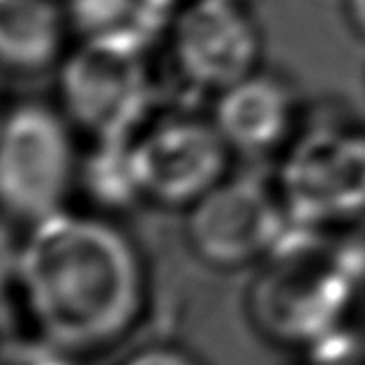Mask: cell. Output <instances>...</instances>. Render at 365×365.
Listing matches in <instances>:
<instances>
[{
	"label": "cell",
	"instance_id": "6da1fadb",
	"mask_svg": "<svg viewBox=\"0 0 365 365\" xmlns=\"http://www.w3.org/2000/svg\"><path fill=\"white\" fill-rule=\"evenodd\" d=\"M14 282L24 314L51 351L98 356L146 319L150 273L118 217L70 210L21 232Z\"/></svg>",
	"mask_w": 365,
	"mask_h": 365
},
{
	"label": "cell",
	"instance_id": "7a4b0ae2",
	"mask_svg": "<svg viewBox=\"0 0 365 365\" xmlns=\"http://www.w3.org/2000/svg\"><path fill=\"white\" fill-rule=\"evenodd\" d=\"M299 227L277 255L262 264L250 294L257 329L275 342H322L340 329L351 303L354 268L347 257H326Z\"/></svg>",
	"mask_w": 365,
	"mask_h": 365
},
{
	"label": "cell",
	"instance_id": "3957f363",
	"mask_svg": "<svg viewBox=\"0 0 365 365\" xmlns=\"http://www.w3.org/2000/svg\"><path fill=\"white\" fill-rule=\"evenodd\" d=\"M70 123L46 104L21 102L7 111L0 141V197L19 232L67 208L79 182Z\"/></svg>",
	"mask_w": 365,
	"mask_h": 365
},
{
	"label": "cell",
	"instance_id": "277c9868",
	"mask_svg": "<svg viewBox=\"0 0 365 365\" xmlns=\"http://www.w3.org/2000/svg\"><path fill=\"white\" fill-rule=\"evenodd\" d=\"M296 232L277 182L257 176H227L185 210L190 252L215 271L262 266Z\"/></svg>",
	"mask_w": 365,
	"mask_h": 365
},
{
	"label": "cell",
	"instance_id": "5b68a950",
	"mask_svg": "<svg viewBox=\"0 0 365 365\" xmlns=\"http://www.w3.org/2000/svg\"><path fill=\"white\" fill-rule=\"evenodd\" d=\"M277 190L294 222L349 227L365 217V132L324 128L301 137L284 158Z\"/></svg>",
	"mask_w": 365,
	"mask_h": 365
},
{
	"label": "cell",
	"instance_id": "8992f818",
	"mask_svg": "<svg viewBox=\"0 0 365 365\" xmlns=\"http://www.w3.org/2000/svg\"><path fill=\"white\" fill-rule=\"evenodd\" d=\"M229 150L215 123L165 118L130 139L143 206L185 213L229 176Z\"/></svg>",
	"mask_w": 365,
	"mask_h": 365
},
{
	"label": "cell",
	"instance_id": "52a82bcc",
	"mask_svg": "<svg viewBox=\"0 0 365 365\" xmlns=\"http://www.w3.org/2000/svg\"><path fill=\"white\" fill-rule=\"evenodd\" d=\"M61 95L67 118L98 141H128L148 109V76L134 46L91 40L65 63Z\"/></svg>",
	"mask_w": 365,
	"mask_h": 365
},
{
	"label": "cell",
	"instance_id": "ba28073f",
	"mask_svg": "<svg viewBox=\"0 0 365 365\" xmlns=\"http://www.w3.org/2000/svg\"><path fill=\"white\" fill-rule=\"evenodd\" d=\"M176 58L182 74L204 88L225 91L252 74L257 35L229 0H197L176 24Z\"/></svg>",
	"mask_w": 365,
	"mask_h": 365
},
{
	"label": "cell",
	"instance_id": "9c48e42d",
	"mask_svg": "<svg viewBox=\"0 0 365 365\" xmlns=\"http://www.w3.org/2000/svg\"><path fill=\"white\" fill-rule=\"evenodd\" d=\"M294 118L292 93L271 76L250 74L220 91L213 123L232 153L266 158L289 141Z\"/></svg>",
	"mask_w": 365,
	"mask_h": 365
},
{
	"label": "cell",
	"instance_id": "30bf717a",
	"mask_svg": "<svg viewBox=\"0 0 365 365\" xmlns=\"http://www.w3.org/2000/svg\"><path fill=\"white\" fill-rule=\"evenodd\" d=\"M61 46V16L51 0H3L0 51L7 67L42 70Z\"/></svg>",
	"mask_w": 365,
	"mask_h": 365
},
{
	"label": "cell",
	"instance_id": "8fae6325",
	"mask_svg": "<svg viewBox=\"0 0 365 365\" xmlns=\"http://www.w3.org/2000/svg\"><path fill=\"white\" fill-rule=\"evenodd\" d=\"M98 143V153L79 165L76 182V190L88 197L91 210L118 217V213L143 206L130 158V139Z\"/></svg>",
	"mask_w": 365,
	"mask_h": 365
},
{
	"label": "cell",
	"instance_id": "7c38bea8",
	"mask_svg": "<svg viewBox=\"0 0 365 365\" xmlns=\"http://www.w3.org/2000/svg\"><path fill=\"white\" fill-rule=\"evenodd\" d=\"M118 365H204V361L176 342H148L132 349Z\"/></svg>",
	"mask_w": 365,
	"mask_h": 365
},
{
	"label": "cell",
	"instance_id": "4fadbf2b",
	"mask_svg": "<svg viewBox=\"0 0 365 365\" xmlns=\"http://www.w3.org/2000/svg\"><path fill=\"white\" fill-rule=\"evenodd\" d=\"M24 365H76V359L67 356V354H61V351H51V354H44V356L28 361Z\"/></svg>",
	"mask_w": 365,
	"mask_h": 365
},
{
	"label": "cell",
	"instance_id": "5bb4252c",
	"mask_svg": "<svg viewBox=\"0 0 365 365\" xmlns=\"http://www.w3.org/2000/svg\"><path fill=\"white\" fill-rule=\"evenodd\" d=\"M349 9L356 26L365 33V0H349Z\"/></svg>",
	"mask_w": 365,
	"mask_h": 365
}]
</instances>
